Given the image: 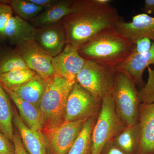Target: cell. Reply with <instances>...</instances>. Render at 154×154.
Listing matches in <instances>:
<instances>
[{
	"label": "cell",
	"instance_id": "obj_1",
	"mask_svg": "<svg viewBox=\"0 0 154 154\" xmlns=\"http://www.w3.org/2000/svg\"><path fill=\"white\" fill-rule=\"evenodd\" d=\"M120 17L117 9L99 0H84L79 11L61 21L66 44L79 49L96 35L107 29L115 28Z\"/></svg>",
	"mask_w": 154,
	"mask_h": 154
},
{
	"label": "cell",
	"instance_id": "obj_2",
	"mask_svg": "<svg viewBox=\"0 0 154 154\" xmlns=\"http://www.w3.org/2000/svg\"><path fill=\"white\" fill-rule=\"evenodd\" d=\"M134 47L132 41L111 28L99 33L78 50L85 60L115 68L129 57Z\"/></svg>",
	"mask_w": 154,
	"mask_h": 154
},
{
	"label": "cell",
	"instance_id": "obj_3",
	"mask_svg": "<svg viewBox=\"0 0 154 154\" xmlns=\"http://www.w3.org/2000/svg\"><path fill=\"white\" fill-rule=\"evenodd\" d=\"M75 82L56 74L48 79L39 105L42 117V131L64 123L67 101Z\"/></svg>",
	"mask_w": 154,
	"mask_h": 154
},
{
	"label": "cell",
	"instance_id": "obj_4",
	"mask_svg": "<svg viewBox=\"0 0 154 154\" xmlns=\"http://www.w3.org/2000/svg\"><path fill=\"white\" fill-rule=\"evenodd\" d=\"M136 87L128 76L116 71L110 93L116 112L126 126L139 122L140 102Z\"/></svg>",
	"mask_w": 154,
	"mask_h": 154
},
{
	"label": "cell",
	"instance_id": "obj_5",
	"mask_svg": "<svg viewBox=\"0 0 154 154\" xmlns=\"http://www.w3.org/2000/svg\"><path fill=\"white\" fill-rule=\"evenodd\" d=\"M126 126L116 110L110 92L102 99V107L92 134V154H99L103 146Z\"/></svg>",
	"mask_w": 154,
	"mask_h": 154
},
{
	"label": "cell",
	"instance_id": "obj_6",
	"mask_svg": "<svg viewBox=\"0 0 154 154\" xmlns=\"http://www.w3.org/2000/svg\"><path fill=\"white\" fill-rule=\"evenodd\" d=\"M148 69L147 82L139 91L141 140L138 154H154V66Z\"/></svg>",
	"mask_w": 154,
	"mask_h": 154
},
{
	"label": "cell",
	"instance_id": "obj_7",
	"mask_svg": "<svg viewBox=\"0 0 154 154\" xmlns=\"http://www.w3.org/2000/svg\"><path fill=\"white\" fill-rule=\"evenodd\" d=\"M115 72L114 68L94 61L86 60L77 75L76 82L102 100L111 91Z\"/></svg>",
	"mask_w": 154,
	"mask_h": 154
},
{
	"label": "cell",
	"instance_id": "obj_8",
	"mask_svg": "<svg viewBox=\"0 0 154 154\" xmlns=\"http://www.w3.org/2000/svg\"><path fill=\"white\" fill-rule=\"evenodd\" d=\"M102 100L76 82L69 94L66 107L65 122L88 120L99 115Z\"/></svg>",
	"mask_w": 154,
	"mask_h": 154
},
{
	"label": "cell",
	"instance_id": "obj_9",
	"mask_svg": "<svg viewBox=\"0 0 154 154\" xmlns=\"http://www.w3.org/2000/svg\"><path fill=\"white\" fill-rule=\"evenodd\" d=\"M87 120L64 122L51 129L42 131L50 154H68Z\"/></svg>",
	"mask_w": 154,
	"mask_h": 154
},
{
	"label": "cell",
	"instance_id": "obj_10",
	"mask_svg": "<svg viewBox=\"0 0 154 154\" xmlns=\"http://www.w3.org/2000/svg\"><path fill=\"white\" fill-rule=\"evenodd\" d=\"M14 49L22 57L28 67L42 78L47 80L55 75L53 57L33 39L23 41L16 45Z\"/></svg>",
	"mask_w": 154,
	"mask_h": 154
},
{
	"label": "cell",
	"instance_id": "obj_11",
	"mask_svg": "<svg viewBox=\"0 0 154 154\" xmlns=\"http://www.w3.org/2000/svg\"><path fill=\"white\" fill-rule=\"evenodd\" d=\"M33 39L52 57L60 54L67 44L65 32L61 22L35 28Z\"/></svg>",
	"mask_w": 154,
	"mask_h": 154
},
{
	"label": "cell",
	"instance_id": "obj_12",
	"mask_svg": "<svg viewBox=\"0 0 154 154\" xmlns=\"http://www.w3.org/2000/svg\"><path fill=\"white\" fill-rule=\"evenodd\" d=\"M84 1L57 0L53 5L31 19L30 24L37 28L60 23L65 17L80 10L82 7Z\"/></svg>",
	"mask_w": 154,
	"mask_h": 154
},
{
	"label": "cell",
	"instance_id": "obj_13",
	"mask_svg": "<svg viewBox=\"0 0 154 154\" xmlns=\"http://www.w3.org/2000/svg\"><path fill=\"white\" fill-rule=\"evenodd\" d=\"M85 61L80 55L78 48L66 44L60 54L53 57L52 64L55 74L70 81H76L77 75Z\"/></svg>",
	"mask_w": 154,
	"mask_h": 154
},
{
	"label": "cell",
	"instance_id": "obj_14",
	"mask_svg": "<svg viewBox=\"0 0 154 154\" xmlns=\"http://www.w3.org/2000/svg\"><path fill=\"white\" fill-rule=\"evenodd\" d=\"M114 28L134 43L144 37L154 41V17L147 14L135 15L131 22H126L120 17Z\"/></svg>",
	"mask_w": 154,
	"mask_h": 154
},
{
	"label": "cell",
	"instance_id": "obj_15",
	"mask_svg": "<svg viewBox=\"0 0 154 154\" xmlns=\"http://www.w3.org/2000/svg\"><path fill=\"white\" fill-rule=\"evenodd\" d=\"M151 65H154V41H152L151 48L148 52L139 54L134 49L129 57L114 69L128 76L136 86L142 89L146 84L143 79V72Z\"/></svg>",
	"mask_w": 154,
	"mask_h": 154
},
{
	"label": "cell",
	"instance_id": "obj_16",
	"mask_svg": "<svg viewBox=\"0 0 154 154\" xmlns=\"http://www.w3.org/2000/svg\"><path fill=\"white\" fill-rule=\"evenodd\" d=\"M13 122L28 154H50L47 140L42 131H34L29 128L16 110H14Z\"/></svg>",
	"mask_w": 154,
	"mask_h": 154
},
{
	"label": "cell",
	"instance_id": "obj_17",
	"mask_svg": "<svg viewBox=\"0 0 154 154\" xmlns=\"http://www.w3.org/2000/svg\"><path fill=\"white\" fill-rule=\"evenodd\" d=\"M35 30L30 23L13 14L6 23L2 40L16 46L23 41L33 39Z\"/></svg>",
	"mask_w": 154,
	"mask_h": 154
},
{
	"label": "cell",
	"instance_id": "obj_18",
	"mask_svg": "<svg viewBox=\"0 0 154 154\" xmlns=\"http://www.w3.org/2000/svg\"><path fill=\"white\" fill-rule=\"evenodd\" d=\"M2 86L10 99L17 106L19 115L25 125L33 130L42 131V117L39 107L23 100L13 91Z\"/></svg>",
	"mask_w": 154,
	"mask_h": 154
},
{
	"label": "cell",
	"instance_id": "obj_19",
	"mask_svg": "<svg viewBox=\"0 0 154 154\" xmlns=\"http://www.w3.org/2000/svg\"><path fill=\"white\" fill-rule=\"evenodd\" d=\"M127 154H138L141 133L139 122L126 126L111 140Z\"/></svg>",
	"mask_w": 154,
	"mask_h": 154
},
{
	"label": "cell",
	"instance_id": "obj_20",
	"mask_svg": "<svg viewBox=\"0 0 154 154\" xmlns=\"http://www.w3.org/2000/svg\"><path fill=\"white\" fill-rule=\"evenodd\" d=\"M47 82L48 79H45L37 74L28 82L10 90L21 99L39 107Z\"/></svg>",
	"mask_w": 154,
	"mask_h": 154
},
{
	"label": "cell",
	"instance_id": "obj_21",
	"mask_svg": "<svg viewBox=\"0 0 154 154\" xmlns=\"http://www.w3.org/2000/svg\"><path fill=\"white\" fill-rule=\"evenodd\" d=\"M14 110L10 97L0 83V131L13 142Z\"/></svg>",
	"mask_w": 154,
	"mask_h": 154
},
{
	"label": "cell",
	"instance_id": "obj_22",
	"mask_svg": "<svg viewBox=\"0 0 154 154\" xmlns=\"http://www.w3.org/2000/svg\"><path fill=\"white\" fill-rule=\"evenodd\" d=\"M97 117H92L85 122L68 154H92V131Z\"/></svg>",
	"mask_w": 154,
	"mask_h": 154
},
{
	"label": "cell",
	"instance_id": "obj_23",
	"mask_svg": "<svg viewBox=\"0 0 154 154\" xmlns=\"http://www.w3.org/2000/svg\"><path fill=\"white\" fill-rule=\"evenodd\" d=\"M36 74V72L30 68L17 69L0 74V83L11 89L28 82Z\"/></svg>",
	"mask_w": 154,
	"mask_h": 154
},
{
	"label": "cell",
	"instance_id": "obj_24",
	"mask_svg": "<svg viewBox=\"0 0 154 154\" xmlns=\"http://www.w3.org/2000/svg\"><path fill=\"white\" fill-rule=\"evenodd\" d=\"M29 68L15 49H0V74L17 69Z\"/></svg>",
	"mask_w": 154,
	"mask_h": 154
},
{
	"label": "cell",
	"instance_id": "obj_25",
	"mask_svg": "<svg viewBox=\"0 0 154 154\" xmlns=\"http://www.w3.org/2000/svg\"><path fill=\"white\" fill-rule=\"evenodd\" d=\"M13 12L23 20H31L44 10L43 7L36 5L30 0L8 1Z\"/></svg>",
	"mask_w": 154,
	"mask_h": 154
},
{
	"label": "cell",
	"instance_id": "obj_26",
	"mask_svg": "<svg viewBox=\"0 0 154 154\" xmlns=\"http://www.w3.org/2000/svg\"><path fill=\"white\" fill-rule=\"evenodd\" d=\"M152 41L148 38H140L135 42L134 50L139 54H146L152 47Z\"/></svg>",
	"mask_w": 154,
	"mask_h": 154
},
{
	"label": "cell",
	"instance_id": "obj_27",
	"mask_svg": "<svg viewBox=\"0 0 154 154\" xmlns=\"http://www.w3.org/2000/svg\"><path fill=\"white\" fill-rule=\"evenodd\" d=\"M14 143L0 131V154H14Z\"/></svg>",
	"mask_w": 154,
	"mask_h": 154
},
{
	"label": "cell",
	"instance_id": "obj_28",
	"mask_svg": "<svg viewBox=\"0 0 154 154\" xmlns=\"http://www.w3.org/2000/svg\"><path fill=\"white\" fill-rule=\"evenodd\" d=\"M99 154H127L118 147L112 140L109 141L103 146Z\"/></svg>",
	"mask_w": 154,
	"mask_h": 154
},
{
	"label": "cell",
	"instance_id": "obj_29",
	"mask_svg": "<svg viewBox=\"0 0 154 154\" xmlns=\"http://www.w3.org/2000/svg\"><path fill=\"white\" fill-rule=\"evenodd\" d=\"M13 143L15 149L14 154H28L23 146L19 132L16 131L13 137Z\"/></svg>",
	"mask_w": 154,
	"mask_h": 154
},
{
	"label": "cell",
	"instance_id": "obj_30",
	"mask_svg": "<svg viewBox=\"0 0 154 154\" xmlns=\"http://www.w3.org/2000/svg\"><path fill=\"white\" fill-rule=\"evenodd\" d=\"M13 14L11 8L0 14V39L2 38L4 30L8 20Z\"/></svg>",
	"mask_w": 154,
	"mask_h": 154
},
{
	"label": "cell",
	"instance_id": "obj_31",
	"mask_svg": "<svg viewBox=\"0 0 154 154\" xmlns=\"http://www.w3.org/2000/svg\"><path fill=\"white\" fill-rule=\"evenodd\" d=\"M143 14L154 17V0H145L143 8Z\"/></svg>",
	"mask_w": 154,
	"mask_h": 154
},
{
	"label": "cell",
	"instance_id": "obj_32",
	"mask_svg": "<svg viewBox=\"0 0 154 154\" xmlns=\"http://www.w3.org/2000/svg\"><path fill=\"white\" fill-rule=\"evenodd\" d=\"M30 1L36 5L43 7L45 9L53 5L57 0H30Z\"/></svg>",
	"mask_w": 154,
	"mask_h": 154
},
{
	"label": "cell",
	"instance_id": "obj_33",
	"mask_svg": "<svg viewBox=\"0 0 154 154\" xmlns=\"http://www.w3.org/2000/svg\"><path fill=\"white\" fill-rule=\"evenodd\" d=\"M11 8L8 1H0V14Z\"/></svg>",
	"mask_w": 154,
	"mask_h": 154
},
{
	"label": "cell",
	"instance_id": "obj_34",
	"mask_svg": "<svg viewBox=\"0 0 154 154\" xmlns=\"http://www.w3.org/2000/svg\"><path fill=\"white\" fill-rule=\"evenodd\" d=\"M0 49H1V48H0Z\"/></svg>",
	"mask_w": 154,
	"mask_h": 154
}]
</instances>
